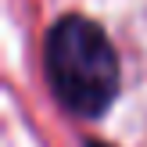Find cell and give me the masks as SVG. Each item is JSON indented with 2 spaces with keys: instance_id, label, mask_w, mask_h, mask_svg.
<instances>
[{
  "instance_id": "1",
  "label": "cell",
  "mask_w": 147,
  "mask_h": 147,
  "mask_svg": "<svg viewBox=\"0 0 147 147\" xmlns=\"http://www.w3.org/2000/svg\"><path fill=\"white\" fill-rule=\"evenodd\" d=\"M43 65L50 90L76 115H100L119 93V57L90 18L68 14L57 22L47 32Z\"/></svg>"
},
{
  "instance_id": "2",
  "label": "cell",
  "mask_w": 147,
  "mask_h": 147,
  "mask_svg": "<svg viewBox=\"0 0 147 147\" xmlns=\"http://www.w3.org/2000/svg\"><path fill=\"white\" fill-rule=\"evenodd\" d=\"M90 147H100V144H90Z\"/></svg>"
}]
</instances>
